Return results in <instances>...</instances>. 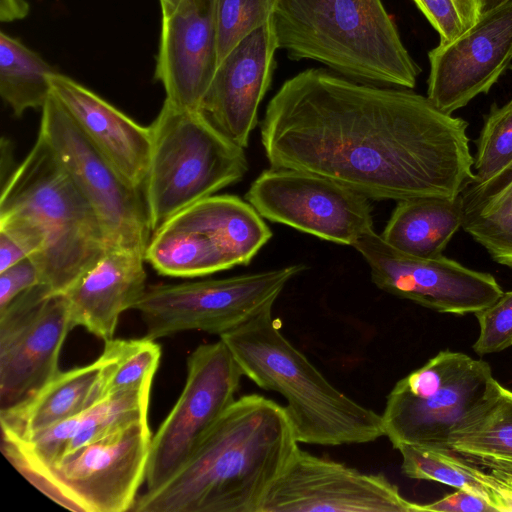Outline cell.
<instances>
[{
	"mask_svg": "<svg viewBox=\"0 0 512 512\" xmlns=\"http://www.w3.org/2000/svg\"><path fill=\"white\" fill-rule=\"evenodd\" d=\"M152 434L147 418L129 423L50 466L9 460L33 485L73 511H131L145 481Z\"/></svg>",
	"mask_w": 512,
	"mask_h": 512,
	"instance_id": "8",
	"label": "cell"
},
{
	"mask_svg": "<svg viewBox=\"0 0 512 512\" xmlns=\"http://www.w3.org/2000/svg\"><path fill=\"white\" fill-rule=\"evenodd\" d=\"M0 213L26 215L44 229V248L30 258L53 294L65 293L109 249L93 208L39 133L1 185Z\"/></svg>",
	"mask_w": 512,
	"mask_h": 512,
	"instance_id": "5",
	"label": "cell"
},
{
	"mask_svg": "<svg viewBox=\"0 0 512 512\" xmlns=\"http://www.w3.org/2000/svg\"><path fill=\"white\" fill-rule=\"evenodd\" d=\"M370 269L372 282L396 297L439 313L476 314L503 290L496 278L445 257H417L399 251L372 231L353 246Z\"/></svg>",
	"mask_w": 512,
	"mask_h": 512,
	"instance_id": "15",
	"label": "cell"
},
{
	"mask_svg": "<svg viewBox=\"0 0 512 512\" xmlns=\"http://www.w3.org/2000/svg\"><path fill=\"white\" fill-rule=\"evenodd\" d=\"M29 4L25 0H0V18L9 22L26 17Z\"/></svg>",
	"mask_w": 512,
	"mask_h": 512,
	"instance_id": "37",
	"label": "cell"
},
{
	"mask_svg": "<svg viewBox=\"0 0 512 512\" xmlns=\"http://www.w3.org/2000/svg\"><path fill=\"white\" fill-rule=\"evenodd\" d=\"M446 449L484 468L512 474V391L502 385L491 408Z\"/></svg>",
	"mask_w": 512,
	"mask_h": 512,
	"instance_id": "27",
	"label": "cell"
},
{
	"mask_svg": "<svg viewBox=\"0 0 512 512\" xmlns=\"http://www.w3.org/2000/svg\"><path fill=\"white\" fill-rule=\"evenodd\" d=\"M245 198L263 218L337 244L354 246L374 231L369 198L314 173L270 167Z\"/></svg>",
	"mask_w": 512,
	"mask_h": 512,
	"instance_id": "13",
	"label": "cell"
},
{
	"mask_svg": "<svg viewBox=\"0 0 512 512\" xmlns=\"http://www.w3.org/2000/svg\"><path fill=\"white\" fill-rule=\"evenodd\" d=\"M151 386L114 393L78 414L75 433L63 456L129 423L147 418Z\"/></svg>",
	"mask_w": 512,
	"mask_h": 512,
	"instance_id": "29",
	"label": "cell"
},
{
	"mask_svg": "<svg viewBox=\"0 0 512 512\" xmlns=\"http://www.w3.org/2000/svg\"><path fill=\"white\" fill-rule=\"evenodd\" d=\"M278 49L273 17L241 40L217 66L200 110L227 138L248 146L270 87Z\"/></svg>",
	"mask_w": 512,
	"mask_h": 512,
	"instance_id": "18",
	"label": "cell"
},
{
	"mask_svg": "<svg viewBox=\"0 0 512 512\" xmlns=\"http://www.w3.org/2000/svg\"><path fill=\"white\" fill-rule=\"evenodd\" d=\"M41 109L39 134L93 208L108 248L145 255L152 231L141 189L94 147L52 93Z\"/></svg>",
	"mask_w": 512,
	"mask_h": 512,
	"instance_id": "11",
	"label": "cell"
},
{
	"mask_svg": "<svg viewBox=\"0 0 512 512\" xmlns=\"http://www.w3.org/2000/svg\"><path fill=\"white\" fill-rule=\"evenodd\" d=\"M508 1L509 0H481V14L489 12Z\"/></svg>",
	"mask_w": 512,
	"mask_h": 512,
	"instance_id": "38",
	"label": "cell"
},
{
	"mask_svg": "<svg viewBox=\"0 0 512 512\" xmlns=\"http://www.w3.org/2000/svg\"><path fill=\"white\" fill-rule=\"evenodd\" d=\"M273 23L289 59L357 82L412 89L421 72L382 0H279Z\"/></svg>",
	"mask_w": 512,
	"mask_h": 512,
	"instance_id": "3",
	"label": "cell"
},
{
	"mask_svg": "<svg viewBox=\"0 0 512 512\" xmlns=\"http://www.w3.org/2000/svg\"><path fill=\"white\" fill-rule=\"evenodd\" d=\"M502 176H512V166L510 167V169L508 171H506L505 173H503L501 176L499 177H502ZM498 177V178H499ZM497 179V178H496ZM492 182V181H491Z\"/></svg>",
	"mask_w": 512,
	"mask_h": 512,
	"instance_id": "40",
	"label": "cell"
},
{
	"mask_svg": "<svg viewBox=\"0 0 512 512\" xmlns=\"http://www.w3.org/2000/svg\"><path fill=\"white\" fill-rule=\"evenodd\" d=\"M149 127L152 147L142 193L152 233L186 207L240 181L248 171L244 148L201 110L164 101Z\"/></svg>",
	"mask_w": 512,
	"mask_h": 512,
	"instance_id": "6",
	"label": "cell"
},
{
	"mask_svg": "<svg viewBox=\"0 0 512 512\" xmlns=\"http://www.w3.org/2000/svg\"><path fill=\"white\" fill-rule=\"evenodd\" d=\"M243 372L226 344L199 345L187 359L185 386L152 436L145 483L154 491L188 460L199 442L236 400Z\"/></svg>",
	"mask_w": 512,
	"mask_h": 512,
	"instance_id": "12",
	"label": "cell"
},
{
	"mask_svg": "<svg viewBox=\"0 0 512 512\" xmlns=\"http://www.w3.org/2000/svg\"><path fill=\"white\" fill-rule=\"evenodd\" d=\"M467 128L411 89L309 68L269 101L261 141L271 167L314 173L369 199L456 198L476 178Z\"/></svg>",
	"mask_w": 512,
	"mask_h": 512,
	"instance_id": "1",
	"label": "cell"
},
{
	"mask_svg": "<svg viewBox=\"0 0 512 512\" xmlns=\"http://www.w3.org/2000/svg\"><path fill=\"white\" fill-rule=\"evenodd\" d=\"M145 255L110 248L63 295L73 328L113 339L120 315L133 309L146 291Z\"/></svg>",
	"mask_w": 512,
	"mask_h": 512,
	"instance_id": "21",
	"label": "cell"
},
{
	"mask_svg": "<svg viewBox=\"0 0 512 512\" xmlns=\"http://www.w3.org/2000/svg\"><path fill=\"white\" fill-rule=\"evenodd\" d=\"M396 449L406 477L463 489L484 499L496 512H512V474L479 466L450 449L407 444Z\"/></svg>",
	"mask_w": 512,
	"mask_h": 512,
	"instance_id": "23",
	"label": "cell"
},
{
	"mask_svg": "<svg viewBox=\"0 0 512 512\" xmlns=\"http://www.w3.org/2000/svg\"><path fill=\"white\" fill-rule=\"evenodd\" d=\"M464 229L492 259L512 268V176L486 185L471 182L462 191Z\"/></svg>",
	"mask_w": 512,
	"mask_h": 512,
	"instance_id": "25",
	"label": "cell"
},
{
	"mask_svg": "<svg viewBox=\"0 0 512 512\" xmlns=\"http://www.w3.org/2000/svg\"><path fill=\"white\" fill-rule=\"evenodd\" d=\"M179 2L180 0H159L162 16H167L171 14L175 10Z\"/></svg>",
	"mask_w": 512,
	"mask_h": 512,
	"instance_id": "39",
	"label": "cell"
},
{
	"mask_svg": "<svg viewBox=\"0 0 512 512\" xmlns=\"http://www.w3.org/2000/svg\"><path fill=\"white\" fill-rule=\"evenodd\" d=\"M217 66L214 0H180L162 16L154 77L164 87L165 101L200 110Z\"/></svg>",
	"mask_w": 512,
	"mask_h": 512,
	"instance_id": "19",
	"label": "cell"
},
{
	"mask_svg": "<svg viewBox=\"0 0 512 512\" xmlns=\"http://www.w3.org/2000/svg\"><path fill=\"white\" fill-rule=\"evenodd\" d=\"M51 93L96 149L132 186L142 189L151 155L152 134L74 79L50 75Z\"/></svg>",
	"mask_w": 512,
	"mask_h": 512,
	"instance_id": "20",
	"label": "cell"
},
{
	"mask_svg": "<svg viewBox=\"0 0 512 512\" xmlns=\"http://www.w3.org/2000/svg\"><path fill=\"white\" fill-rule=\"evenodd\" d=\"M427 97L453 114L479 94H486L512 61V0L481 14L454 40L428 52Z\"/></svg>",
	"mask_w": 512,
	"mask_h": 512,
	"instance_id": "17",
	"label": "cell"
},
{
	"mask_svg": "<svg viewBox=\"0 0 512 512\" xmlns=\"http://www.w3.org/2000/svg\"><path fill=\"white\" fill-rule=\"evenodd\" d=\"M42 284L39 270L28 257L0 272V311L27 290Z\"/></svg>",
	"mask_w": 512,
	"mask_h": 512,
	"instance_id": "35",
	"label": "cell"
},
{
	"mask_svg": "<svg viewBox=\"0 0 512 512\" xmlns=\"http://www.w3.org/2000/svg\"><path fill=\"white\" fill-rule=\"evenodd\" d=\"M501 387L486 361L440 351L389 392L381 414L385 436L395 449H446L491 408Z\"/></svg>",
	"mask_w": 512,
	"mask_h": 512,
	"instance_id": "7",
	"label": "cell"
},
{
	"mask_svg": "<svg viewBox=\"0 0 512 512\" xmlns=\"http://www.w3.org/2000/svg\"><path fill=\"white\" fill-rule=\"evenodd\" d=\"M279 0H214L218 65L246 36L267 23Z\"/></svg>",
	"mask_w": 512,
	"mask_h": 512,
	"instance_id": "31",
	"label": "cell"
},
{
	"mask_svg": "<svg viewBox=\"0 0 512 512\" xmlns=\"http://www.w3.org/2000/svg\"><path fill=\"white\" fill-rule=\"evenodd\" d=\"M307 269L293 264L258 273L146 289L133 309L156 340L186 331L221 336L272 307L286 284Z\"/></svg>",
	"mask_w": 512,
	"mask_h": 512,
	"instance_id": "10",
	"label": "cell"
},
{
	"mask_svg": "<svg viewBox=\"0 0 512 512\" xmlns=\"http://www.w3.org/2000/svg\"><path fill=\"white\" fill-rule=\"evenodd\" d=\"M45 242V231L34 219L0 213V272L40 252Z\"/></svg>",
	"mask_w": 512,
	"mask_h": 512,
	"instance_id": "32",
	"label": "cell"
},
{
	"mask_svg": "<svg viewBox=\"0 0 512 512\" xmlns=\"http://www.w3.org/2000/svg\"><path fill=\"white\" fill-rule=\"evenodd\" d=\"M100 361L59 371L24 402L0 410L2 437L25 442L40 431L74 417L98 401Z\"/></svg>",
	"mask_w": 512,
	"mask_h": 512,
	"instance_id": "22",
	"label": "cell"
},
{
	"mask_svg": "<svg viewBox=\"0 0 512 512\" xmlns=\"http://www.w3.org/2000/svg\"><path fill=\"white\" fill-rule=\"evenodd\" d=\"M160 358V346L145 336L105 341L98 358V401L120 391L152 385Z\"/></svg>",
	"mask_w": 512,
	"mask_h": 512,
	"instance_id": "28",
	"label": "cell"
},
{
	"mask_svg": "<svg viewBox=\"0 0 512 512\" xmlns=\"http://www.w3.org/2000/svg\"><path fill=\"white\" fill-rule=\"evenodd\" d=\"M260 512H420V504L381 473H363L298 446Z\"/></svg>",
	"mask_w": 512,
	"mask_h": 512,
	"instance_id": "16",
	"label": "cell"
},
{
	"mask_svg": "<svg viewBox=\"0 0 512 512\" xmlns=\"http://www.w3.org/2000/svg\"><path fill=\"white\" fill-rule=\"evenodd\" d=\"M220 339L243 375L275 391L285 406L298 443L339 446L385 436L382 417L337 389L280 331L267 310Z\"/></svg>",
	"mask_w": 512,
	"mask_h": 512,
	"instance_id": "4",
	"label": "cell"
},
{
	"mask_svg": "<svg viewBox=\"0 0 512 512\" xmlns=\"http://www.w3.org/2000/svg\"><path fill=\"white\" fill-rule=\"evenodd\" d=\"M475 316L479 335L472 348L476 354L484 356L512 346V291L503 292L493 304Z\"/></svg>",
	"mask_w": 512,
	"mask_h": 512,
	"instance_id": "34",
	"label": "cell"
},
{
	"mask_svg": "<svg viewBox=\"0 0 512 512\" xmlns=\"http://www.w3.org/2000/svg\"><path fill=\"white\" fill-rule=\"evenodd\" d=\"M55 72L38 53L1 31L0 95L15 117L44 106L51 94L49 77Z\"/></svg>",
	"mask_w": 512,
	"mask_h": 512,
	"instance_id": "26",
	"label": "cell"
},
{
	"mask_svg": "<svg viewBox=\"0 0 512 512\" xmlns=\"http://www.w3.org/2000/svg\"><path fill=\"white\" fill-rule=\"evenodd\" d=\"M298 448L285 406L259 394L236 399L185 464L137 497L135 512H260Z\"/></svg>",
	"mask_w": 512,
	"mask_h": 512,
	"instance_id": "2",
	"label": "cell"
},
{
	"mask_svg": "<svg viewBox=\"0 0 512 512\" xmlns=\"http://www.w3.org/2000/svg\"><path fill=\"white\" fill-rule=\"evenodd\" d=\"M439 34V43H448L468 29L481 16V0H413Z\"/></svg>",
	"mask_w": 512,
	"mask_h": 512,
	"instance_id": "33",
	"label": "cell"
},
{
	"mask_svg": "<svg viewBox=\"0 0 512 512\" xmlns=\"http://www.w3.org/2000/svg\"><path fill=\"white\" fill-rule=\"evenodd\" d=\"M271 237L250 203L235 195H212L154 231L145 260L161 275L205 276L249 264Z\"/></svg>",
	"mask_w": 512,
	"mask_h": 512,
	"instance_id": "9",
	"label": "cell"
},
{
	"mask_svg": "<svg viewBox=\"0 0 512 512\" xmlns=\"http://www.w3.org/2000/svg\"><path fill=\"white\" fill-rule=\"evenodd\" d=\"M420 512H496L481 497L463 489L429 503L420 504Z\"/></svg>",
	"mask_w": 512,
	"mask_h": 512,
	"instance_id": "36",
	"label": "cell"
},
{
	"mask_svg": "<svg viewBox=\"0 0 512 512\" xmlns=\"http://www.w3.org/2000/svg\"><path fill=\"white\" fill-rule=\"evenodd\" d=\"M72 329L66 297L44 284L0 311V410L24 402L60 371V351Z\"/></svg>",
	"mask_w": 512,
	"mask_h": 512,
	"instance_id": "14",
	"label": "cell"
},
{
	"mask_svg": "<svg viewBox=\"0 0 512 512\" xmlns=\"http://www.w3.org/2000/svg\"><path fill=\"white\" fill-rule=\"evenodd\" d=\"M463 205L456 198L415 197L399 200L381 237L406 254L436 257L461 228Z\"/></svg>",
	"mask_w": 512,
	"mask_h": 512,
	"instance_id": "24",
	"label": "cell"
},
{
	"mask_svg": "<svg viewBox=\"0 0 512 512\" xmlns=\"http://www.w3.org/2000/svg\"><path fill=\"white\" fill-rule=\"evenodd\" d=\"M473 170L477 185H486L512 166V99L493 104L476 140Z\"/></svg>",
	"mask_w": 512,
	"mask_h": 512,
	"instance_id": "30",
	"label": "cell"
}]
</instances>
